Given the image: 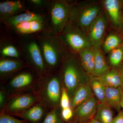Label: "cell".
<instances>
[{
	"label": "cell",
	"mask_w": 123,
	"mask_h": 123,
	"mask_svg": "<svg viewBox=\"0 0 123 123\" xmlns=\"http://www.w3.org/2000/svg\"><path fill=\"white\" fill-rule=\"evenodd\" d=\"M58 71L62 86L67 90L70 99L81 86L89 83L90 77L82 66L77 53L68 52Z\"/></svg>",
	"instance_id": "obj_1"
},
{
	"label": "cell",
	"mask_w": 123,
	"mask_h": 123,
	"mask_svg": "<svg viewBox=\"0 0 123 123\" xmlns=\"http://www.w3.org/2000/svg\"><path fill=\"white\" fill-rule=\"evenodd\" d=\"M36 37L48 70L58 71L65 56L70 51L60 36L47 31L37 34Z\"/></svg>",
	"instance_id": "obj_2"
},
{
	"label": "cell",
	"mask_w": 123,
	"mask_h": 123,
	"mask_svg": "<svg viewBox=\"0 0 123 123\" xmlns=\"http://www.w3.org/2000/svg\"><path fill=\"white\" fill-rule=\"evenodd\" d=\"M62 87L58 71L50 72L39 78L36 91L39 102L48 111L60 106Z\"/></svg>",
	"instance_id": "obj_3"
},
{
	"label": "cell",
	"mask_w": 123,
	"mask_h": 123,
	"mask_svg": "<svg viewBox=\"0 0 123 123\" xmlns=\"http://www.w3.org/2000/svg\"><path fill=\"white\" fill-rule=\"evenodd\" d=\"M75 2L65 0L50 1L48 10V32L60 35L71 24Z\"/></svg>",
	"instance_id": "obj_4"
},
{
	"label": "cell",
	"mask_w": 123,
	"mask_h": 123,
	"mask_svg": "<svg viewBox=\"0 0 123 123\" xmlns=\"http://www.w3.org/2000/svg\"><path fill=\"white\" fill-rule=\"evenodd\" d=\"M18 45L23 59L30 69L39 78L43 77L49 72L46 68L36 35L24 36Z\"/></svg>",
	"instance_id": "obj_5"
},
{
	"label": "cell",
	"mask_w": 123,
	"mask_h": 123,
	"mask_svg": "<svg viewBox=\"0 0 123 123\" xmlns=\"http://www.w3.org/2000/svg\"><path fill=\"white\" fill-rule=\"evenodd\" d=\"M103 9L102 1L90 0L76 3L71 24L87 35L91 25Z\"/></svg>",
	"instance_id": "obj_6"
},
{
	"label": "cell",
	"mask_w": 123,
	"mask_h": 123,
	"mask_svg": "<svg viewBox=\"0 0 123 123\" xmlns=\"http://www.w3.org/2000/svg\"><path fill=\"white\" fill-rule=\"evenodd\" d=\"M39 77L28 68L24 69L0 84L10 94L36 91Z\"/></svg>",
	"instance_id": "obj_7"
},
{
	"label": "cell",
	"mask_w": 123,
	"mask_h": 123,
	"mask_svg": "<svg viewBox=\"0 0 123 123\" xmlns=\"http://www.w3.org/2000/svg\"><path fill=\"white\" fill-rule=\"evenodd\" d=\"M38 102L36 91L12 94L10 95L5 106L0 112L14 116L29 109Z\"/></svg>",
	"instance_id": "obj_8"
},
{
	"label": "cell",
	"mask_w": 123,
	"mask_h": 123,
	"mask_svg": "<svg viewBox=\"0 0 123 123\" xmlns=\"http://www.w3.org/2000/svg\"><path fill=\"white\" fill-rule=\"evenodd\" d=\"M59 35L71 52L78 53L84 49L92 47L88 36L72 24H70Z\"/></svg>",
	"instance_id": "obj_9"
},
{
	"label": "cell",
	"mask_w": 123,
	"mask_h": 123,
	"mask_svg": "<svg viewBox=\"0 0 123 123\" xmlns=\"http://www.w3.org/2000/svg\"><path fill=\"white\" fill-rule=\"evenodd\" d=\"M107 16L108 22L117 33H123V7L121 0H102Z\"/></svg>",
	"instance_id": "obj_10"
},
{
	"label": "cell",
	"mask_w": 123,
	"mask_h": 123,
	"mask_svg": "<svg viewBox=\"0 0 123 123\" xmlns=\"http://www.w3.org/2000/svg\"><path fill=\"white\" fill-rule=\"evenodd\" d=\"M108 23L106 13L103 9L91 25L87 34L92 47L94 48H102Z\"/></svg>",
	"instance_id": "obj_11"
},
{
	"label": "cell",
	"mask_w": 123,
	"mask_h": 123,
	"mask_svg": "<svg viewBox=\"0 0 123 123\" xmlns=\"http://www.w3.org/2000/svg\"><path fill=\"white\" fill-rule=\"evenodd\" d=\"M28 68L26 62L22 59L0 57V84H3L16 74Z\"/></svg>",
	"instance_id": "obj_12"
},
{
	"label": "cell",
	"mask_w": 123,
	"mask_h": 123,
	"mask_svg": "<svg viewBox=\"0 0 123 123\" xmlns=\"http://www.w3.org/2000/svg\"><path fill=\"white\" fill-rule=\"evenodd\" d=\"M46 24V22L37 20L27 21L18 23L9 29L23 37L48 31Z\"/></svg>",
	"instance_id": "obj_13"
},
{
	"label": "cell",
	"mask_w": 123,
	"mask_h": 123,
	"mask_svg": "<svg viewBox=\"0 0 123 123\" xmlns=\"http://www.w3.org/2000/svg\"><path fill=\"white\" fill-rule=\"evenodd\" d=\"M29 10L24 1L7 0L0 3V20L4 23L10 18Z\"/></svg>",
	"instance_id": "obj_14"
},
{
	"label": "cell",
	"mask_w": 123,
	"mask_h": 123,
	"mask_svg": "<svg viewBox=\"0 0 123 123\" xmlns=\"http://www.w3.org/2000/svg\"><path fill=\"white\" fill-rule=\"evenodd\" d=\"M98 102L94 96L81 104L74 111V117L80 123L94 118Z\"/></svg>",
	"instance_id": "obj_15"
},
{
	"label": "cell",
	"mask_w": 123,
	"mask_h": 123,
	"mask_svg": "<svg viewBox=\"0 0 123 123\" xmlns=\"http://www.w3.org/2000/svg\"><path fill=\"white\" fill-rule=\"evenodd\" d=\"M48 111L39 102L23 112L14 115L30 123H42Z\"/></svg>",
	"instance_id": "obj_16"
},
{
	"label": "cell",
	"mask_w": 123,
	"mask_h": 123,
	"mask_svg": "<svg viewBox=\"0 0 123 123\" xmlns=\"http://www.w3.org/2000/svg\"><path fill=\"white\" fill-rule=\"evenodd\" d=\"M33 20H37L44 22H46L47 21L45 15L43 14L37 13L28 10L22 13L10 18L3 23L9 29L20 23Z\"/></svg>",
	"instance_id": "obj_17"
},
{
	"label": "cell",
	"mask_w": 123,
	"mask_h": 123,
	"mask_svg": "<svg viewBox=\"0 0 123 123\" xmlns=\"http://www.w3.org/2000/svg\"><path fill=\"white\" fill-rule=\"evenodd\" d=\"M93 96L90 82L81 86L70 99V107L74 111Z\"/></svg>",
	"instance_id": "obj_18"
},
{
	"label": "cell",
	"mask_w": 123,
	"mask_h": 123,
	"mask_svg": "<svg viewBox=\"0 0 123 123\" xmlns=\"http://www.w3.org/2000/svg\"><path fill=\"white\" fill-rule=\"evenodd\" d=\"M95 50L94 67L92 77H99L107 73L111 69L102 48H95Z\"/></svg>",
	"instance_id": "obj_19"
},
{
	"label": "cell",
	"mask_w": 123,
	"mask_h": 123,
	"mask_svg": "<svg viewBox=\"0 0 123 123\" xmlns=\"http://www.w3.org/2000/svg\"><path fill=\"white\" fill-rule=\"evenodd\" d=\"M95 48L93 47L84 49L79 52V55L82 66L89 76H92L95 60Z\"/></svg>",
	"instance_id": "obj_20"
},
{
	"label": "cell",
	"mask_w": 123,
	"mask_h": 123,
	"mask_svg": "<svg viewBox=\"0 0 123 123\" xmlns=\"http://www.w3.org/2000/svg\"><path fill=\"white\" fill-rule=\"evenodd\" d=\"M122 90L121 87H106V103L117 112L121 111Z\"/></svg>",
	"instance_id": "obj_21"
},
{
	"label": "cell",
	"mask_w": 123,
	"mask_h": 123,
	"mask_svg": "<svg viewBox=\"0 0 123 123\" xmlns=\"http://www.w3.org/2000/svg\"><path fill=\"white\" fill-rule=\"evenodd\" d=\"M106 87H121V79L118 69L112 68L108 72L99 77H96Z\"/></svg>",
	"instance_id": "obj_22"
},
{
	"label": "cell",
	"mask_w": 123,
	"mask_h": 123,
	"mask_svg": "<svg viewBox=\"0 0 123 123\" xmlns=\"http://www.w3.org/2000/svg\"><path fill=\"white\" fill-rule=\"evenodd\" d=\"M123 38L117 32H111L104 40L102 45V50L105 54L109 53L112 50L122 45Z\"/></svg>",
	"instance_id": "obj_23"
},
{
	"label": "cell",
	"mask_w": 123,
	"mask_h": 123,
	"mask_svg": "<svg viewBox=\"0 0 123 123\" xmlns=\"http://www.w3.org/2000/svg\"><path fill=\"white\" fill-rule=\"evenodd\" d=\"M114 117L112 108L106 103H98L95 119L101 123H112Z\"/></svg>",
	"instance_id": "obj_24"
},
{
	"label": "cell",
	"mask_w": 123,
	"mask_h": 123,
	"mask_svg": "<svg viewBox=\"0 0 123 123\" xmlns=\"http://www.w3.org/2000/svg\"><path fill=\"white\" fill-rule=\"evenodd\" d=\"M0 57L22 59V57L18 46L10 43H1Z\"/></svg>",
	"instance_id": "obj_25"
},
{
	"label": "cell",
	"mask_w": 123,
	"mask_h": 123,
	"mask_svg": "<svg viewBox=\"0 0 123 123\" xmlns=\"http://www.w3.org/2000/svg\"><path fill=\"white\" fill-rule=\"evenodd\" d=\"M90 85L98 103H105V86L101 84L97 78L93 77H90Z\"/></svg>",
	"instance_id": "obj_26"
},
{
	"label": "cell",
	"mask_w": 123,
	"mask_h": 123,
	"mask_svg": "<svg viewBox=\"0 0 123 123\" xmlns=\"http://www.w3.org/2000/svg\"><path fill=\"white\" fill-rule=\"evenodd\" d=\"M109 64L112 68L119 69L123 64V47L121 45L109 53Z\"/></svg>",
	"instance_id": "obj_27"
},
{
	"label": "cell",
	"mask_w": 123,
	"mask_h": 123,
	"mask_svg": "<svg viewBox=\"0 0 123 123\" xmlns=\"http://www.w3.org/2000/svg\"><path fill=\"white\" fill-rule=\"evenodd\" d=\"M59 106L48 111L42 123H65L62 117Z\"/></svg>",
	"instance_id": "obj_28"
},
{
	"label": "cell",
	"mask_w": 123,
	"mask_h": 123,
	"mask_svg": "<svg viewBox=\"0 0 123 123\" xmlns=\"http://www.w3.org/2000/svg\"><path fill=\"white\" fill-rule=\"evenodd\" d=\"M26 120L19 119L9 114L0 112V123H27Z\"/></svg>",
	"instance_id": "obj_29"
},
{
	"label": "cell",
	"mask_w": 123,
	"mask_h": 123,
	"mask_svg": "<svg viewBox=\"0 0 123 123\" xmlns=\"http://www.w3.org/2000/svg\"><path fill=\"white\" fill-rule=\"evenodd\" d=\"M60 106L62 109L70 107V99L67 90L64 87H62Z\"/></svg>",
	"instance_id": "obj_30"
},
{
	"label": "cell",
	"mask_w": 123,
	"mask_h": 123,
	"mask_svg": "<svg viewBox=\"0 0 123 123\" xmlns=\"http://www.w3.org/2000/svg\"><path fill=\"white\" fill-rule=\"evenodd\" d=\"M61 115L62 118L65 123L70 122L73 119L74 117V111L71 107L61 109Z\"/></svg>",
	"instance_id": "obj_31"
},
{
	"label": "cell",
	"mask_w": 123,
	"mask_h": 123,
	"mask_svg": "<svg viewBox=\"0 0 123 123\" xmlns=\"http://www.w3.org/2000/svg\"><path fill=\"white\" fill-rule=\"evenodd\" d=\"M9 93L2 87L0 88V112L5 106L9 96Z\"/></svg>",
	"instance_id": "obj_32"
},
{
	"label": "cell",
	"mask_w": 123,
	"mask_h": 123,
	"mask_svg": "<svg viewBox=\"0 0 123 123\" xmlns=\"http://www.w3.org/2000/svg\"><path fill=\"white\" fill-rule=\"evenodd\" d=\"M27 2L31 6L36 8L49 7L50 1L44 0H29Z\"/></svg>",
	"instance_id": "obj_33"
},
{
	"label": "cell",
	"mask_w": 123,
	"mask_h": 123,
	"mask_svg": "<svg viewBox=\"0 0 123 123\" xmlns=\"http://www.w3.org/2000/svg\"><path fill=\"white\" fill-rule=\"evenodd\" d=\"M112 123H123V113L122 110L114 118Z\"/></svg>",
	"instance_id": "obj_34"
},
{
	"label": "cell",
	"mask_w": 123,
	"mask_h": 123,
	"mask_svg": "<svg viewBox=\"0 0 123 123\" xmlns=\"http://www.w3.org/2000/svg\"><path fill=\"white\" fill-rule=\"evenodd\" d=\"M121 79V87L123 92V64L120 68L118 69Z\"/></svg>",
	"instance_id": "obj_35"
},
{
	"label": "cell",
	"mask_w": 123,
	"mask_h": 123,
	"mask_svg": "<svg viewBox=\"0 0 123 123\" xmlns=\"http://www.w3.org/2000/svg\"><path fill=\"white\" fill-rule=\"evenodd\" d=\"M82 123H101L98 120L95 119L94 118H93L89 120L88 121H85Z\"/></svg>",
	"instance_id": "obj_36"
},
{
	"label": "cell",
	"mask_w": 123,
	"mask_h": 123,
	"mask_svg": "<svg viewBox=\"0 0 123 123\" xmlns=\"http://www.w3.org/2000/svg\"><path fill=\"white\" fill-rule=\"evenodd\" d=\"M80 123L78 122V121L76 119H75V118H74L73 119V120H72L71 121H70V122H68V123Z\"/></svg>",
	"instance_id": "obj_37"
},
{
	"label": "cell",
	"mask_w": 123,
	"mask_h": 123,
	"mask_svg": "<svg viewBox=\"0 0 123 123\" xmlns=\"http://www.w3.org/2000/svg\"><path fill=\"white\" fill-rule=\"evenodd\" d=\"M121 108L122 109V111L123 113V91H122V97H121Z\"/></svg>",
	"instance_id": "obj_38"
},
{
	"label": "cell",
	"mask_w": 123,
	"mask_h": 123,
	"mask_svg": "<svg viewBox=\"0 0 123 123\" xmlns=\"http://www.w3.org/2000/svg\"><path fill=\"white\" fill-rule=\"evenodd\" d=\"M121 3H122V5H123V0H121Z\"/></svg>",
	"instance_id": "obj_39"
},
{
	"label": "cell",
	"mask_w": 123,
	"mask_h": 123,
	"mask_svg": "<svg viewBox=\"0 0 123 123\" xmlns=\"http://www.w3.org/2000/svg\"><path fill=\"white\" fill-rule=\"evenodd\" d=\"M122 46H123V43H122Z\"/></svg>",
	"instance_id": "obj_40"
}]
</instances>
